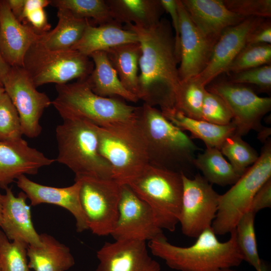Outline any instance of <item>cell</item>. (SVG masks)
<instances>
[{"label":"cell","instance_id":"52","mask_svg":"<svg viewBox=\"0 0 271 271\" xmlns=\"http://www.w3.org/2000/svg\"><path fill=\"white\" fill-rule=\"evenodd\" d=\"M0 83H1V84H3L2 82V81H1V79H0Z\"/></svg>","mask_w":271,"mask_h":271},{"label":"cell","instance_id":"22","mask_svg":"<svg viewBox=\"0 0 271 271\" xmlns=\"http://www.w3.org/2000/svg\"><path fill=\"white\" fill-rule=\"evenodd\" d=\"M191 19L205 36L218 39L223 30L247 18L229 11L223 0H181Z\"/></svg>","mask_w":271,"mask_h":271},{"label":"cell","instance_id":"9","mask_svg":"<svg viewBox=\"0 0 271 271\" xmlns=\"http://www.w3.org/2000/svg\"><path fill=\"white\" fill-rule=\"evenodd\" d=\"M23 67L38 87L51 83L64 84L74 79H86L94 65L89 56L76 50H50L38 40L27 52Z\"/></svg>","mask_w":271,"mask_h":271},{"label":"cell","instance_id":"17","mask_svg":"<svg viewBox=\"0 0 271 271\" xmlns=\"http://www.w3.org/2000/svg\"><path fill=\"white\" fill-rule=\"evenodd\" d=\"M95 271H160V264L149 254L146 241L115 240L97 251Z\"/></svg>","mask_w":271,"mask_h":271},{"label":"cell","instance_id":"7","mask_svg":"<svg viewBox=\"0 0 271 271\" xmlns=\"http://www.w3.org/2000/svg\"><path fill=\"white\" fill-rule=\"evenodd\" d=\"M181 173L150 164L127 184L150 206L158 226L171 232L175 230L181 213Z\"/></svg>","mask_w":271,"mask_h":271},{"label":"cell","instance_id":"38","mask_svg":"<svg viewBox=\"0 0 271 271\" xmlns=\"http://www.w3.org/2000/svg\"><path fill=\"white\" fill-rule=\"evenodd\" d=\"M231 113L223 100L206 89L201 111V120L220 125L231 123Z\"/></svg>","mask_w":271,"mask_h":271},{"label":"cell","instance_id":"6","mask_svg":"<svg viewBox=\"0 0 271 271\" xmlns=\"http://www.w3.org/2000/svg\"><path fill=\"white\" fill-rule=\"evenodd\" d=\"M57 93L52 104L62 119H80L99 126L132 118L138 107L113 97L94 93L85 79L56 85Z\"/></svg>","mask_w":271,"mask_h":271},{"label":"cell","instance_id":"33","mask_svg":"<svg viewBox=\"0 0 271 271\" xmlns=\"http://www.w3.org/2000/svg\"><path fill=\"white\" fill-rule=\"evenodd\" d=\"M254 213L248 211L240 219L235 228L238 249L245 260L256 271L260 268L261 260L259 256L254 229Z\"/></svg>","mask_w":271,"mask_h":271},{"label":"cell","instance_id":"35","mask_svg":"<svg viewBox=\"0 0 271 271\" xmlns=\"http://www.w3.org/2000/svg\"><path fill=\"white\" fill-rule=\"evenodd\" d=\"M28 245L11 241L0 230V269L1 271H32L29 266Z\"/></svg>","mask_w":271,"mask_h":271},{"label":"cell","instance_id":"34","mask_svg":"<svg viewBox=\"0 0 271 271\" xmlns=\"http://www.w3.org/2000/svg\"><path fill=\"white\" fill-rule=\"evenodd\" d=\"M242 137L235 133L227 138L219 150L241 176L258 159L259 155Z\"/></svg>","mask_w":271,"mask_h":271},{"label":"cell","instance_id":"28","mask_svg":"<svg viewBox=\"0 0 271 271\" xmlns=\"http://www.w3.org/2000/svg\"><path fill=\"white\" fill-rule=\"evenodd\" d=\"M57 10L56 26L52 30L43 33L39 41L50 50L70 49L80 40L90 21L76 17L67 9Z\"/></svg>","mask_w":271,"mask_h":271},{"label":"cell","instance_id":"48","mask_svg":"<svg viewBox=\"0 0 271 271\" xmlns=\"http://www.w3.org/2000/svg\"><path fill=\"white\" fill-rule=\"evenodd\" d=\"M258 271H269V268L265 262L261 260L260 268Z\"/></svg>","mask_w":271,"mask_h":271},{"label":"cell","instance_id":"50","mask_svg":"<svg viewBox=\"0 0 271 271\" xmlns=\"http://www.w3.org/2000/svg\"><path fill=\"white\" fill-rule=\"evenodd\" d=\"M5 92V90L3 84L0 83V98Z\"/></svg>","mask_w":271,"mask_h":271},{"label":"cell","instance_id":"45","mask_svg":"<svg viewBox=\"0 0 271 271\" xmlns=\"http://www.w3.org/2000/svg\"><path fill=\"white\" fill-rule=\"evenodd\" d=\"M14 16L19 21L22 16L25 0H6Z\"/></svg>","mask_w":271,"mask_h":271},{"label":"cell","instance_id":"5","mask_svg":"<svg viewBox=\"0 0 271 271\" xmlns=\"http://www.w3.org/2000/svg\"><path fill=\"white\" fill-rule=\"evenodd\" d=\"M56 161L82 178L112 179L111 168L99 154L96 125L80 119H64L56 128Z\"/></svg>","mask_w":271,"mask_h":271},{"label":"cell","instance_id":"11","mask_svg":"<svg viewBox=\"0 0 271 271\" xmlns=\"http://www.w3.org/2000/svg\"><path fill=\"white\" fill-rule=\"evenodd\" d=\"M181 174L183 194L179 223L184 235L197 238L204 230L211 227L220 195L199 174L192 179L183 172Z\"/></svg>","mask_w":271,"mask_h":271},{"label":"cell","instance_id":"36","mask_svg":"<svg viewBox=\"0 0 271 271\" xmlns=\"http://www.w3.org/2000/svg\"><path fill=\"white\" fill-rule=\"evenodd\" d=\"M271 63V45L259 44L245 45L227 68V74L242 71Z\"/></svg>","mask_w":271,"mask_h":271},{"label":"cell","instance_id":"30","mask_svg":"<svg viewBox=\"0 0 271 271\" xmlns=\"http://www.w3.org/2000/svg\"><path fill=\"white\" fill-rule=\"evenodd\" d=\"M193 166L202 173L210 184L221 186L234 184L241 175L226 161L219 150L206 148L193 160Z\"/></svg>","mask_w":271,"mask_h":271},{"label":"cell","instance_id":"19","mask_svg":"<svg viewBox=\"0 0 271 271\" xmlns=\"http://www.w3.org/2000/svg\"><path fill=\"white\" fill-rule=\"evenodd\" d=\"M29 25L20 22L6 0L0 1V54L10 67H23L25 56L42 34Z\"/></svg>","mask_w":271,"mask_h":271},{"label":"cell","instance_id":"20","mask_svg":"<svg viewBox=\"0 0 271 271\" xmlns=\"http://www.w3.org/2000/svg\"><path fill=\"white\" fill-rule=\"evenodd\" d=\"M17 186L26 194L32 206L50 204L67 210L76 221V231L82 232L88 229L80 199V181L65 187H55L40 184L22 175L16 180Z\"/></svg>","mask_w":271,"mask_h":271},{"label":"cell","instance_id":"27","mask_svg":"<svg viewBox=\"0 0 271 271\" xmlns=\"http://www.w3.org/2000/svg\"><path fill=\"white\" fill-rule=\"evenodd\" d=\"M162 112L179 128L183 131H189L191 138L202 140L206 148L219 150L225 140L235 132V126L232 122L227 125H220L188 117L176 110Z\"/></svg>","mask_w":271,"mask_h":271},{"label":"cell","instance_id":"43","mask_svg":"<svg viewBox=\"0 0 271 271\" xmlns=\"http://www.w3.org/2000/svg\"><path fill=\"white\" fill-rule=\"evenodd\" d=\"M271 44V22L264 19L248 35L246 45Z\"/></svg>","mask_w":271,"mask_h":271},{"label":"cell","instance_id":"15","mask_svg":"<svg viewBox=\"0 0 271 271\" xmlns=\"http://www.w3.org/2000/svg\"><path fill=\"white\" fill-rule=\"evenodd\" d=\"M180 22L181 81L199 75L206 68L218 39L203 35L191 19L181 0H177Z\"/></svg>","mask_w":271,"mask_h":271},{"label":"cell","instance_id":"18","mask_svg":"<svg viewBox=\"0 0 271 271\" xmlns=\"http://www.w3.org/2000/svg\"><path fill=\"white\" fill-rule=\"evenodd\" d=\"M55 161L30 147L23 139L0 141V187L5 189L21 176L36 175L41 168Z\"/></svg>","mask_w":271,"mask_h":271},{"label":"cell","instance_id":"44","mask_svg":"<svg viewBox=\"0 0 271 271\" xmlns=\"http://www.w3.org/2000/svg\"><path fill=\"white\" fill-rule=\"evenodd\" d=\"M271 207V178L265 182L255 194L250 208L254 214Z\"/></svg>","mask_w":271,"mask_h":271},{"label":"cell","instance_id":"16","mask_svg":"<svg viewBox=\"0 0 271 271\" xmlns=\"http://www.w3.org/2000/svg\"><path fill=\"white\" fill-rule=\"evenodd\" d=\"M264 18L249 17L222 31L216 42L210 60L204 70L196 76L206 87L226 71L246 45L248 34Z\"/></svg>","mask_w":271,"mask_h":271},{"label":"cell","instance_id":"2","mask_svg":"<svg viewBox=\"0 0 271 271\" xmlns=\"http://www.w3.org/2000/svg\"><path fill=\"white\" fill-rule=\"evenodd\" d=\"M229 239L220 242L211 227L204 230L188 247L170 243L163 234L149 241L152 253L171 268L180 271H224L238 266L243 260L237 246L235 229Z\"/></svg>","mask_w":271,"mask_h":271},{"label":"cell","instance_id":"21","mask_svg":"<svg viewBox=\"0 0 271 271\" xmlns=\"http://www.w3.org/2000/svg\"><path fill=\"white\" fill-rule=\"evenodd\" d=\"M5 190L0 226L2 231L11 241H21L28 245L40 246V234L34 227L27 196L22 191L16 196L9 187Z\"/></svg>","mask_w":271,"mask_h":271},{"label":"cell","instance_id":"47","mask_svg":"<svg viewBox=\"0 0 271 271\" xmlns=\"http://www.w3.org/2000/svg\"><path fill=\"white\" fill-rule=\"evenodd\" d=\"M258 132V140L265 143L268 139V138L270 134V128L263 127Z\"/></svg>","mask_w":271,"mask_h":271},{"label":"cell","instance_id":"29","mask_svg":"<svg viewBox=\"0 0 271 271\" xmlns=\"http://www.w3.org/2000/svg\"><path fill=\"white\" fill-rule=\"evenodd\" d=\"M105 52L123 86L138 97L140 43L122 44Z\"/></svg>","mask_w":271,"mask_h":271},{"label":"cell","instance_id":"1","mask_svg":"<svg viewBox=\"0 0 271 271\" xmlns=\"http://www.w3.org/2000/svg\"><path fill=\"white\" fill-rule=\"evenodd\" d=\"M123 28L134 32L141 45L139 99L152 106L159 105L162 112L175 110L176 95L181 80L170 22L162 18L158 24L149 29L130 24Z\"/></svg>","mask_w":271,"mask_h":271},{"label":"cell","instance_id":"46","mask_svg":"<svg viewBox=\"0 0 271 271\" xmlns=\"http://www.w3.org/2000/svg\"><path fill=\"white\" fill-rule=\"evenodd\" d=\"M10 67L3 60L0 54V79L3 81L7 75Z\"/></svg>","mask_w":271,"mask_h":271},{"label":"cell","instance_id":"40","mask_svg":"<svg viewBox=\"0 0 271 271\" xmlns=\"http://www.w3.org/2000/svg\"><path fill=\"white\" fill-rule=\"evenodd\" d=\"M228 81L257 86L261 92L268 93L271 90V65L259 67L232 74Z\"/></svg>","mask_w":271,"mask_h":271},{"label":"cell","instance_id":"24","mask_svg":"<svg viewBox=\"0 0 271 271\" xmlns=\"http://www.w3.org/2000/svg\"><path fill=\"white\" fill-rule=\"evenodd\" d=\"M41 245H28L29 266L34 271H66L75 264L70 248L52 235L40 234Z\"/></svg>","mask_w":271,"mask_h":271},{"label":"cell","instance_id":"37","mask_svg":"<svg viewBox=\"0 0 271 271\" xmlns=\"http://www.w3.org/2000/svg\"><path fill=\"white\" fill-rule=\"evenodd\" d=\"M23 136L18 112L5 92L0 98V141H17Z\"/></svg>","mask_w":271,"mask_h":271},{"label":"cell","instance_id":"10","mask_svg":"<svg viewBox=\"0 0 271 271\" xmlns=\"http://www.w3.org/2000/svg\"><path fill=\"white\" fill-rule=\"evenodd\" d=\"M77 180L80 181L79 199L88 229L98 236L110 235L118 218L121 185L113 179Z\"/></svg>","mask_w":271,"mask_h":271},{"label":"cell","instance_id":"12","mask_svg":"<svg viewBox=\"0 0 271 271\" xmlns=\"http://www.w3.org/2000/svg\"><path fill=\"white\" fill-rule=\"evenodd\" d=\"M206 89L220 96L228 106L235 134L242 137L251 130L259 132L264 127L261 120L271 109L270 97H260L246 85L228 81L211 82Z\"/></svg>","mask_w":271,"mask_h":271},{"label":"cell","instance_id":"14","mask_svg":"<svg viewBox=\"0 0 271 271\" xmlns=\"http://www.w3.org/2000/svg\"><path fill=\"white\" fill-rule=\"evenodd\" d=\"M162 234L150 206L129 186L121 185L118 218L110 235L115 240L149 241Z\"/></svg>","mask_w":271,"mask_h":271},{"label":"cell","instance_id":"3","mask_svg":"<svg viewBox=\"0 0 271 271\" xmlns=\"http://www.w3.org/2000/svg\"><path fill=\"white\" fill-rule=\"evenodd\" d=\"M96 129L98 152L110 165L112 179L121 185H127L150 164L137 114L127 119L96 125Z\"/></svg>","mask_w":271,"mask_h":271},{"label":"cell","instance_id":"4","mask_svg":"<svg viewBox=\"0 0 271 271\" xmlns=\"http://www.w3.org/2000/svg\"><path fill=\"white\" fill-rule=\"evenodd\" d=\"M137 116L146 141L150 164L183 173L184 170L193 166L199 149L161 110L144 103L138 107Z\"/></svg>","mask_w":271,"mask_h":271},{"label":"cell","instance_id":"26","mask_svg":"<svg viewBox=\"0 0 271 271\" xmlns=\"http://www.w3.org/2000/svg\"><path fill=\"white\" fill-rule=\"evenodd\" d=\"M89 57L94 67L85 80L94 93L104 97L118 96L133 102L139 100L123 86L105 51L95 52Z\"/></svg>","mask_w":271,"mask_h":271},{"label":"cell","instance_id":"49","mask_svg":"<svg viewBox=\"0 0 271 271\" xmlns=\"http://www.w3.org/2000/svg\"><path fill=\"white\" fill-rule=\"evenodd\" d=\"M3 203V195L0 193V226H1V221H2V218Z\"/></svg>","mask_w":271,"mask_h":271},{"label":"cell","instance_id":"32","mask_svg":"<svg viewBox=\"0 0 271 271\" xmlns=\"http://www.w3.org/2000/svg\"><path fill=\"white\" fill-rule=\"evenodd\" d=\"M206 87L196 77L181 81L176 98L175 109L184 115L201 119V111Z\"/></svg>","mask_w":271,"mask_h":271},{"label":"cell","instance_id":"42","mask_svg":"<svg viewBox=\"0 0 271 271\" xmlns=\"http://www.w3.org/2000/svg\"><path fill=\"white\" fill-rule=\"evenodd\" d=\"M164 11L171 18L172 26L175 32V51L178 60H180V22L177 0H160Z\"/></svg>","mask_w":271,"mask_h":271},{"label":"cell","instance_id":"25","mask_svg":"<svg viewBox=\"0 0 271 271\" xmlns=\"http://www.w3.org/2000/svg\"><path fill=\"white\" fill-rule=\"evenodd\" d=\"M118 23L149 29L158 24L165 12L160 0H106Z\"/></svg>","mask_w":271,"mask_h":271},{"label":"cell","instance_id":"13","mask_svg":"<svg viewBox=\"0 0 271 271\" xmlns=\"http://www.w3.org/2000/svg\"><path fill=\"white\" fill-rule=\"evenodd\" d=\"M3 84L18 112L23 135L38 137L42 129L40 118L52 101L45 93L37 90L23 67H10Z\"/></svg>","mask_w":271,"mask_h":271},{"label":"cell","instance_id":"31","mask_svg":"<svg viewBox=\"0 0 271 271\" xmlns=\"http://www.w3.org/2000/svg\"><path fill=\"white\" fill-rule=\"evenodd\" d=\"M50 5L57 9H67L77 17L92 19L98 25L118 23L104 0H53Z\"/></svg>","mask_w":271,"mask_h":271},{"label":"cell","instance_id":"41","mask_svg":"<svg viewBox=\"0 0 271 271\" xmlns=\"http://www.w3.org/2000/svg\"><path fill=\"white\" fill-rule=\"evenodd\" d=\"M231 12L244 18L271 17L270 0H223Z\"/></svg>","mask_w":271,"mask_h":271},{"label":"cell","instance_id":"8","mask_svg":"<svg viewBox=\"0 0 271 271\" xmlns=\"http://www.w3.org/2000/svg\"><path fill=\"white\" fill-rule=\"evenodd\" d=\"M271 178V140L261 150L257 160L227 192L220 195L217 212L211 228L216 235L230 233L240 219L250 210L259 189Z\"/></svg>","mask_w":271,"mask_h":271},{"label":"cell","instance_id":"53","mask_svg":"<svg viewBox=\"0 0 271 271\" xmlns=\"http://www.w3.org/2000/svg\"><path fill=\"white\" fill-rule=\"evenodd\" d=\"M0 271H1V269H0Z\"/></svg>","mask_w":271,"mask_h":271},{"label":"cell","instance_id":"23","mask_svg":"<svg viewBox=\"0 0 271 271\" xmlns=\"http://www.w3.org/2000/svg\"><path fill=\"white\" fill-rule=\"evenodd\" d=\"M137 42H139L138 35L119 24L95 26L89 22L82 37L71 49L89 56L95 52L105 51L118 45Z\"/></svg>","mask_w":271,"mask_h":271},{"label":"cell","instance_id":"51","mask_svg":"<svg viewBox=\"0 0 271 271\" xmlns=\"http://www.w3.org/2000/svg\"><path fill=\"white\" fill-rule=\"evenodd\" d=\"M224 271H236V270L232 269L231 268H228V269H225Z\"/></svg>","mask_w":271,"mask_h":271},{"label":"cell","instance_id":"39","mask_svg":"<svg viewBox=\"0 0 271 271\" xmlns=\"http://www.w3.org/2000/svg\"><path fill=\"white\" fill-rule=\"evenodd\" d=\"M50 4L49 0H25L19 22L31 26L40 33L49 31L51 25L48 22L44 8Z\"/></svg>","mask_w":271,"mask_h":271}]
</instances>
